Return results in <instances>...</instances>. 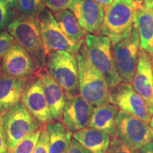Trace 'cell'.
Returning <instances> with one entry per match:
<instances>
[{
    "mask_svg": "<svg viewBox=\"0 0 153 153\" xmlns=\"http://www.w3.org/2000/svg\"><path fill=\"white\" fill-rule=\"evenodd\" d=\"M114 137L132 150L137 151L153 142V130L142 120L120 109L116 119Z\"/></svg>",
    "mask_w": 153,
    "mask_h": 153,
    "instance_id": "obj_7",
    "label": "cell"
},
{
    "mask_svg": "<svg viewBox=\"0 0 153 153\" xmlns=\"http://www.w3.org/2000/svg\"><path fill=\"white\" fill-rule=\"evenodd\" d=\"M72 137L91 153H106L111 140L108 133L89 127L74 132Z\"/></svg>",
    "mask_w": 153,
    "mask_h": 153,
    "instance_id": "obj_19",
    "label": "cell"
},
{
    "mask_svg": "<svg viewBox=\"0 0 153 153\" xmlns=\"http://www.w3.org/2000/svg\"><path fill=\"white\" fill-rule=\"evenodd\" d=\"M14 42V37L8 31L0 32V61L2 60Z\"/></svg>",
    "mask_w": 153,
    "mask_h": 153,
    "instance_id": "obj_27",
    "label": "cell"
},
{
    "mask_svg": "<svg viewBox=\"0 0 153 153\" xmlns=\"http://www.w3.org/2000/svg\"><path fill=\"white\" fill-rule=\"evenodd\" d=\"M136 4L133 0H115L106 7L101 35L107 36L113 45L131 34L135 23Z\"/></svg>",
    "mask_w": 153,
    "mask_h": 153,
    "instance_id": "obj_3",
    "label": "cell"
},
{
    "mask_svg": "<svg viewBox=\"0 0 153 153\" xmlns=\"http://www.w3.org/2000/svg\"><path fill=\"white\" fill-rule=\"evenodd\" d=\"M7 30L14 41L29 53L38 70H44L46 66V54L41 36L39 16L19 14L11 19Z\"/></svg>",
    "mask_w": 153,
    "mask_h": 153,
    "instance_id": "obj_2",
    "label": "cell"
},
{
    "mask_svg": "<svg viewBox=\"0 0 153 153\" xmlns=\"http://www.w3.org/2000/svg\"><path fill=\"white\" fill-rule=\"evenodd\" d=\"M45 69L62 88L68 98L79 95V71L76 55L64 51H52L46 57Z\"/></svg>",
    "mask_w": 153,
    "mask_h": 153,
    "instance_id": "obj_4",
    "label": "cell"
},
{
    "mask_svg": "<svg viewBox=\"0 0 153 153\" xmlns=\"http://www.w3.org/2000/svg\"><path fill=\"white\" fill-rule=\"evenodd\" d=\"M59 27L70 41L76 43L85 41L87 32L78 23L73 13L70 10H64L55 14Z\"/></svg>",
    "mask_w": 153,
    "mask_h": 153,
    "instance_id": "obj_22",
    "label": "cell"
},
{
    "mask_svg": "<svg viewBox=\"0 0 153 153\" xmlns=\"http://www.w3.org/2000/svg\"><path fill=\"white\" fill-rule=\"evenodd\" d=\"M3 1H5L12 9L16 8L17 2H18V0H3Z\"/></svg>",
    "mask_w": 153,
    "mask_h": 153,
    "instance_id": "obj_35",
    "label": "cell"
},
{
    "mask_svg": "<svg viewBox=\"0 0 153 153\" xmlns=\"http://www.w3.org/2000/svg\"><path fill=\"white\" fill-rule=\"evenodd\" d=\"M50 153H66L71 142L72 132L60 121L47 123Z\"/></svg>",
    "mask_w": 153,
    "mask_h": 153,
    "instance_id": "obj_21",
    "label": "cell"
},
{
    "mask_svg": "<svg viewBox=\"0 0 153 153\" xmlns=\"http://www.w3.org/2000/svg\"><path fill=\"white\" fill-rule=\"evenodd\" d=\"M1 72H2V70H1V63L0 62V77L1 76Z\"/></svg>",
    "mask_w": 153,
    "mask_h": 153,
    "instance_id": "obj_38",
    "label": "cell"
},
{
    "mask_svg": "<svg viewBox=\"0 0 153 153\" xmlns=\"http://www.w3.org/2000/svg\"><path fill=\"white\" fill-rule=\"evenodd\" d=\"M132 85L148 105L153 115V62L150 55L141 48Z\"/></svg>",
    "mask_w": 153,
    "mask_h": 153,
    "instance_id": "obj_14",
    "label": "cell"
},
{
    "mask_svg": "<svg viewBox=\"0 0 153 153\" xmlns=\"http://www.w3.org/2000/svg\"><path fill=\"white\" fill-rule=\"evenodd\" d=\"M140 44L135 23L130 36L113 45V55L118 74L123 83L131 85L138 60Z\"/></svg>",
    "mask_w": 153,
    "mask_h": 153,
    "instance_id": "obj_8",
    "label": "cell"
},
{
    "mask_svg": "<svg viewBox=\"0 0 153 153\" xmlns=\"http://www.w3.org/2000/svg\"><path fill=\"white\" fill-rule=\"evenodd\" d=\"M75 1L76 0H44V3L50 11L56 14L67 9L70 10Z\"/></svg>",
    "mask_w": 153,
    "mask_h": 153,
    "instance_id": "obj_25",
    "label": "cell"
},
{
    "mask_svg": "<svg viewBox=\"0 0 153 153\" xmlns=\"http://www.w3.org/2000/svg\"><path fill=\"white\" fill-rule=\"evenodd\" d=\"M106 7L94 0H76L70 11L87 33L101 35Z\"/></svg>",
    "mask_w": 153,
    "mask_h": 153,
    "instance_id": "obj_13",
    "label": "cell"
},
{
    "mask_svg": "<svg viewBox=\"0 0 153 153\" xmlns=\"http://www.w3.org/2000/svg\"><path fill=\"white\" fill-rule=\"evenodd\" d=\"M134 2L137 3V4H142L143 0H133Z\"/></svg>",
    "mask_w": 153,
    "mask_h": 153,
    "instance_id": "obj_36",
    "label": "cell"
},
{
    "mask_svg": "<svg viewBox=\"0 0 153 153\" xmlns=\"http://www.w3.org/2000/svg\"><path fill=\"white\" fill-rule=\"evenodd\" d=\"M37 74L41 79L44 95L53 119L60 121L62 118L68 96L46 69L39 70Z\"/></svg>",
    "mask_w": 153,
    "mask_h": 153,
    "instance_id": "obj_16",
    "label": "cell"
},
{
    "mask_svg": "<svg viewBox=\"0 0 153 153\" xmlns=\"http://www.w3.org/2000/svg\"><path fill=\"white\" fill-rule=\"evenodd\" d=\"M137 153H153V142L148 143L139 149L137 151Z\"/></svg>",
    "mask_w": 153,
    "mask_h": 153,
    "instance_id": "obj_32",
    "label": "cell"
},
{
    "mask_svg": "<svg viewBox=\"0 0 153 153\" xmlns=\"http://www.w3.org/2000/svg\"><path fill=\"white\" fill-rule=\"evenodd\" d=\"M2 118L9 153L22 140L42 126L26 110L22 101L4 114Z\"/></svg>",
    "mask_w": 153,
    "mask_h": 153,
    "instance_id": "obj_6",
    "label": "cell"
},
{
    "mask_svg": "<svg viewBox=\"0 0 153 153\" xmlns=\"http://www.w3.org/2000/svg\"><path fill=\"white\" fill-rule=\"evenodd\" d=\"M110 103L147 123L153 116L145 101L130 84L121 82L111 89Z\"/></svg>",
    "mask_w": 153,
    "mask_h": 153,
    "instance_id": "obj_10",
    "label": "cell"
},
{
    "mask_svg": "<svg viewBox=\"0 0 153 153\" xmlns=\"http://www.w3.org/2000/svg\"><path fill=\"white\" fill-rule=\"evenodd\" d=\"M150 126H151V128H152V130H153V116H152V119H151L150 122Z\"/></svg>",
    "mask_w": 153,
    "mask_h": 153,
    "instance_id": "obj_37",
    "label": "cell"
},
{
    "mask_svg": "<svg viewBox=\"0 0 153 153\" xmlns=\"http://www.w3.org/2000/svg\"><path fill=\"white\" fill-rule=\"evenodd\" d=\"M21 101L26 110L42 125L53 121L44 95L41 79L37 74L28 82Z\"/></svg>",
    "mask_w": 153,
    "mask_h": 153,
    "instance_id": "obj_12",
    "label": "cell"
},
{
    "mask_svg": "<svg viewBox=\"0 0 153 153\" xmlns=\"http://www.w3.org/2000/svg\"><path fill=\"white\" fill-rule=\"evenodd\" d=\"M30 79L16 78L2 73L0 77V114H5L20 102Z\"/></svg>",
    "mask_w": 153,
    "mask_h": 153,
    "instance_id": "obj_17",
    "label": "cell"
},
{
    "mask_svg": "<svg viewBox=\"0 0 153 153\" xmlns=\"http://www.w3.org/2000/svg\"><path fill=\"white\" fill-rule=\"evenodd\" d=\"M94 1H95L96 2L99 4L104 6V7H107L111 4L115 0H94Z\"/></svg>",
    "mask_w": 153,
    "mask_h": 153,
    "instance_id": "obj_33",
    "label": "cell"
},
{
    "mask_svg": "<svg viewBox=\"0 0 153 153\" xmlns=\"http://www.w3.org/2000/svg\"><path fill=\"white\" fill-rule=\"evenodd\" d=\"M66 153H91L74 138L71 140Z\"/></svg>",
    "mask_w": 153,
    "mask_h": 153,
    "instance_id": "obj_31",
    "label": "cell"
},
{
    "mask_svg": "<svg viewBox=\"0 0 153 153\" xmlns=\"http://www.w3.org/2000/svg\"><path fill=\"white\" fill-rule=\"evenodd\" d=\"M106 153H137V151L132 150L119 140L114 137L111 140L109 147Z\"/></svg>",
    "mask_w": 153,
    "mask_h": 153,
    "instance_id": "obj_29",
    "label": "cell"
},
{
    "mask_svg": "<svg viewBox=\"0 0 153 153\" xmlns=\"http://www.w3.org/2000/svg\"><path fill=\"white\" fill-rule=\"evenodd\" d=\"M85 44L92 64L101 72L110 89L122 82L111 51V41L107 36L87 34Z\"/></svg>",
    "mask_w": 153,
    "mask_h": 153,
    "instance_id": "obj_5",
    "label": "cell"
},
{
    "mask_svg": "<svg viewBox=\"0 0 153 153\" xmlns=\"http://www.w3.org/2000/svg\"><path fill=\"white\" fill-rule=\"evenodd\" d=\"M76 57L79 71V95L94 108L110 103V88L104 75L91 62L85 42Z\"/></svg>",
    "mask_w": 153,
    "mask_h": 153,
    "instance_id": "obj_1",
    "label": "cell"
},
{
    "mask_svg": "<svg viewBox=\"0 0 153 153\" xmlns=\"http://www.w3.org/2000/svg\"><path fill=\"white\" fill-rule=\"evenodd\" d=\"M41 36L45 54L54 51H64L76 55L84 42L76 43L70 41L59 27L55 16L45 8L39 15Z\"/></svg>",
    "mask_w": 153,
    "mask_h": 153,
    "instance_id": "obj_9",
    "label": "cell"
},
{
    "mask_svg": "<svg viewBox=\"0 0 153 153\" xmlns=\"http://www.w3.org/2000/svg\"><path fill=\"white\" fill-rule=\"evenodd\" d=\"M93 110L94 107L80 95L68 98L63 110V124L71 132L89 127Z\"/></svg>",
    "mask_w": 153,
    "mask_h": 153,
    "instance_id": "obj_15",
    "label": "cell"
},
{
    "mask_svg": "<svg viewBox=\"0 0 153 153\" xmlns=\"http://www.w3.org/2000/svg\"><path fill=\"white\" fill-rule=\"evenodd\" d=\"M41 128L28 135L24 140H22L11 151L10 153H33L36 143H37L40 133H41Z\"/></svg>",
    "mask_w": 153,
    "mask_h": 153,
    "instance_id": "obj_24",
    "label": "cell"
},
{
    "mask_svg": "<svg viewBox=\"0 0 153 153\" xmlns=\"http://www.w3.org/2000/svg\"><path fill=\"white\" fill-rule=\"evenodd\" d=\"M142 4L146 8L153 10V0H143Z\"/></svg>",
    "mask_w": 153,
    "mask_h": 153,
    "instance_id": "obj_34",
    "label": "cell"
},
{
    "mask_svg": "<svg viewBox=\"0 0 153 153\" xmlns=\"http://www.w3.org/2000/svg\"><path fill=\"white\" fill-rule=\"evenodd\" d=\"M33 153H50L49 137L45 126H42Z\"/></svg>",
    "mask_w": 153,
    "mask_h": 153,
    "instance_id": "obj_26",
    "label": "cell"
},
{
    "mask_svg": "<svg viewBox=\"0 0 153 153\" xmlns=\"http://www.w3.org/2000/svg\"><path fill=\"white\" fill-rule=\"evenodd\" d=\"M16 8L22 15L39 16L45 6L44 0H18Z\"/></svg>",
    "mask_w": 153,
    "mask_h": 153,
    "instance_id": "obj_23",
    "label": "cell"
},
{
    "mask_svg": "<svg viewBox=\"0 0 153 153\" xmlns=\"http://www.w3.org/2000/svg\"><path fill=\"white\" fill-rule=\"evenodd\" d=\"M0 153H9L7 144V137L4 128L2 115L0 114Z\"/></svg>",
    "mask_w": 153,
    "mask_h": 153,
    "instance_id": "obj_30",
    "label": "cell"
},
{
    "mask_svg": "<svg viewBox=\"0 0 153 153\" xmlns=\"http://www.w3.org/2000/svg\"><path fill=\"white\" fill-rule=\"evenodd\" d=\"M12 17V8L3 0H0V30L8 26Z\"/></svg>",
    "mask_w": 153,
    "mask_h": 153,
    "instance_id": "obj_28",
    "label": "cell"
},
{
    "mask_svg": "<svg viewBox=\"0 0 153 153\" xmlns=\"http://www.w3.org/2000/svg\"><path fill=\"white\" fill-rule=\"evenodd\" d=\"M135 25L138 31L140 48L150 55L153 62V10L137 4Z\"/></svg>",
    "mask_w": 153,
    "mask_h": 153,
    "instance_id": "obj_18",
    "label": "cell"
},
{
    "mask_svg": "<svg viewBox=\"0 0 153 153\" xmlns=\"http://www.w3.org/2000/svg\"><path fill=\"white\" fill-rule=\"evenodd\" d=\"M119 108L116 105L108 104L94 108L89 127L97 128L108 133L111 137L115 135V124Z\"/></svg>",
    "mask_w": 153,
    "mask_h": 153,
    "instance_id": "obj_20",
    "label": "cell"
},
{
    "mask_svg": "<svg viewBox=\"0 0 153 153\" xmlns=\"http://www.w3.org/2000/svg\"><path fill=\"white\" fill-rule=\"evenodd\" d=\"M2 73L22 79H30L39 71L33 59L16 41L1 60Z\"/></svg>",
    "mask_w": 153,
    "mask_h": 153,
    "instance_id": "obj_11",
    "label": "cell"
}]
</instances>
